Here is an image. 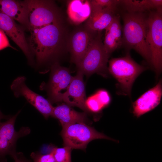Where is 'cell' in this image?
Here are the masks:
<instances>
[{
  "label": "cell",
  "instance_id": "23",
  "mask_svg": "<svg viewBox=\"0 0 162 162\" xmlns=\"http://www.w3.org/2000/svg\"><path fill=\"white\" fill-rule=\"evenodd\" d=\"M33 162H56L51 152L43 154L38 152H32L30 155Z\"/></svg>",
  "mask_w": 162,
  "mask_h": 162
},
{
  "label": "cell",
  "instance_id": "5",
  "mask_svg": "<svg viewBox=\"0 0 162 162\" xmlns=\"http://www.w3.org/2000/svg\"><path fill=\"white\" fill-rule=\"evenodd\" d=\"M61 135L64 146L69 147L72 149L85 150L90 142L98 139H105L118 142L83 123H76L62 127Z\"/></svg>",
  "mask_w": 162,
  "mask_h": 162
},
{
  "label": "cell",
  "instance_id": "3",
  "mask_svg": "<svg viewBox=\"0 0 162 162\" xmlns=\"http://www.w3.org/2000/svg\"><path fill=\"white\" fill-rule=\"evenodd\" d=\"M109 64V73L117 81L120 93L130 95L135 79L146 68L134 61L129 53L125 56L112 59Z\"/></svg>",
  "mask_w": 162,
  "mask_h": 162
},
{
  "label": "cell",
  "instance_id": "13",
  "mask_svg": "<svg viewBox=\"0 0 162 162\" xmlns=\"http://www.w3.org/2000/svg\"><path fill=\"white\" fill-rule=\"evenodd\" d=\"M0 29L19 46L30 62H33L32 53L26 39L24 31L14 20L0 13Z\"/></svg>",
  "mask_w": 162,
  "mask_h": 162
},
{
  "label": "cell",
  "instance_id": "15",
  "mask_svg": "<svg viewBox=\"0 0 162 162\" xmlns=\"http://www.w3.org/2000/svg\"><path fill=\"white\" fill-rule=\"evenodd\" d=\"M90 4L91 14L88 19L86 28L92 32H100L105 29L117 14V7L102 8Z\"/></svg>",
  "mask_w": 162,
  "mask_h": 162
},
{
  "label": "cell",
  "instance_id": "19",
  "mask_svg": "<svg viewBox=\"0 0 162 162\" xmlns=\"http://www.w3.org/2000/svg\"><path fill=\"white\" fill-rule=\"evenodd\" d=\"M91 12L89 1L73 0L70 1L68 4V16L71 20L76 24H79L87 19Z\"/></svg>",
  "mask_w": 162,
  "mask_h": 162
},
{
  "label": "cell",
  "instance_id": "20",
  "mask_svg": "<svg viewBox=\"0 0 162 162\" xmlns=\"http://www.w3.org/2000/svg\"><path fill=\"white\" fill-rule=\"evenodd\" d=\"M124 6L128 12H141L161 7V0H120V4Z\"/></svg>",
  "mask_w": 162,
  "mask_h": 162
},
{
  "label": "cell",
  "instance_id": "29",
  "mask_svg": "<svg viewBox=\"0 0 162 162\" xmlns=\"http://www.w3.org/2000/svg\"><path fill=\"white\" fill-rule=\"evenodd\" d=\"M2 113L0 111V115H2Z\"/></svg>",
  "mask_w": 162,
  "mask_h": 162
},
{
  "label": "cell",
  "instance_id": "24",
  "mask_svg": "<svg viewBox=\"0 0 162 162\" xmlns=\"http://www.w3.org/2000/svg\"><path fill=\"white\" fill-rule=\"evenodd\" d=\"M91 4L102 8L117 7L120 4V0H93L89 1Z\"/></svg>",
  "mask_w": 162,
  "mask_h": 162
},
{
  "label": "cell",
  "instance_id": "18",
  "mask_svg": "<svg viewBox=\"0 0 162 162\" xmlns=\"http://www.w3.org/2000/svg\"><path fill=\"white\" fill-rule=\"evenodd\" d=\"M51 116L58 119L62 127L77 123H88L86 112H77L65 104L54 107Z\"/></svg>",
  "mask_w": 162,
  "mask_h": 162
},
{
  "label": "cell",
  "instance_id": "30",
  "mask_svg": "<svg viewBox=\"0 0 162 162\" xmlns=\"http://www.w3.org/2000/svg\"><path fill=\"white\" fill-rule=\"evenodd\" d=\"M0 158H0V161H1V160H0Z\"/></svg>",
  "mask_w": 162,
  "mask_h": 162
},
{
  "label": "cell",
  "instance_id": "9",
  "mask_svg": "<svg viewBox=\"0 0 162 162\" xmlns=\"http://www.w3.org/2000/svg\"><path fill=\"white\" fill-rule=\"evenodd\" d=\"M26 78L20 76L12 82L10 88L16 98L23 96L44 117L47 119L52 116L54 107L48 100L33 91L26 85Z\"/></svg>",
  "mask_w": 162,
  "mask_h": 162
},
{
  "label": "cell",
  "instance_id": "21",
  "mask_svg": "<svg viewBox=\"0 0 162 162\" xmlns=\"http://www.w3.org/2000/svg\"><path fill=\"white\" fill-rule=\"evenodd\" d=\"M72 149L67 146L53 148L50 152L53 154L56 162H72Z\"/></svg>",
  "mask_w": 162,
  "mask_h": 162
},
{
  "label": "cell",
  "instance_id": "17",
  "mask_svg": "<svg viewBox=\"0 0 162 162\" xmlns=\"http://www.w3.org/2000/svg\"><path fill=\"white\" fill-rule=\"evenodd\" d=\"M103 43L104 48L110 55L122 45V32L120 16L118 14L105 29Z\"/></svg>",
  "mask_w": 162,
  "mask_h": 162
},
{
  "label": "cell",
  "instance_id": "11",
  "mask_svg": "<svg viewBox=\"0 0 162 162\" xmlns=\"http://www.w3.org/2000/svg\"><path fill=\"white\" fill-rule=\"evenodd\" d=\"M97 32L90 31L86 28H80L68 37L67 47L70 53L71 61L76 66L83 57Z\"/></svg>",
  "mask_w": 162,
  "mask_h": 162
},
{
  "label": "cell",
  "instance_id": "8",
  "mask_svg": "<svg viewBox=\"0 0 162 162\" xmlns=\"http://www.w3.org/2000/svg\"><path fill=\"white\" fill-rule=\"evenodd\" d=\"M73 78L68 69L56 62L51 67L48 83L46 85H42L40 88L46 91L48 100L51 103L62 101L61 91L67 90Z\"/></svg>",
  "mask_w": 162,
  "mask_h": 162
},
{
  "label": "cell",
  "instance_id": "2",
  "mask_svg": "<svg viewBox=\"0 0 162 162\" xmlns=\"http://www.w3.org/2000/svg\"><path fill=\"white\" fill-rule=\"evenodd\" d=\"M122 18V45L135 50L151 64L150 53L146 40L147 17L143 13L128 12Z\"/></svg>",
  "mask_w": 162,
  "mask_h": 162
},
{
  "label": "cell",
  "instance_id": "4",
  "mask_svg": "<svg viewBox=\"0 0 162 162\" xmlns=\"http://www.w3.org/2000/svg\"><path fill=\"white\" fill-rule=\"evenodd\" d=\"M97 32L91 40L87 50L76 65L78 71L90 76L94 73L106 76L109 73L107 64L110 55L106 51L101 34Z\"/></svg>",
  "mask_w": 162,
  "mask_h": 162
},
{
  "label": "cell",
  "instance_id": "1",
  "mask_svg": "<svg viewBox=\"0 0 162 162\" xmlns=\"http://www.w3.org/2000/svg\"><path fill=\"white\" fill-rule=\"evenodd\" d=\"M66 32L62 22L50 24L30 32V48L38 64L59 55L65 46L67 47Z\"/></svg>",
  "mask_w": 162,
  "mask_h": 162
},
{
  "label": "cell",
  "instance_id": "7",
  "mask_svg": "<svg viewBox=\"0 0 162 162\" xmlns=\"http://www.w3.org/2000/svg\"><path fill=\"white\" fill-rule=\"evenodd\" d=\"M26 1L30 32L50 24L62 22L61 14L54 1L40 0Z\"/></svg>",
  "mask_w": 162,
  "mask_h": 162
},
{
  "label": "cell",
  "instance_id": "25",
  "mask_svg": "<svg viewBox=\"0 0 162 162\" xmlns=\"http://www.w3.org/2000/svg\"><path fill=\"white\" fill-rule=\"evenodd\" d=\"M95 94L104 108L108 106L110 103V97L109 93L106 90H99Z\"/></svg>",
  "mask_w": 162,
  "mask_h": 162
},
{
  "label": "cell",
  "instance_id": "28",
  "mask_svg": "<svg viewBox=\"0 0 162 162\" xmlns=\"http://www.w3.org/2000/svg\"><path fill=\"white\" fill-rule=\"evenodd\" d=\"M4 118V116L2 114L0 115V121Z\"/></svg>",
  "mask_w": 162,
  "mask_h": 162
},
{
  "label": "cell",
  "instance_id": "12",
  "mask_svg": "<svg viewBox=\"0 0 162 162\" xmlns=\"http://www.w3.org/2000/svg\"><path fill=\"white\" fill-rule=\"evenodd\" d=\"M83 75L78 71L76 75L73 76L66 90L62 94V101L70 106H77L85 112H89L86 105V99Z\"/></svg>",
  "mask_w": 162,
  "mask_h": 162
},
{
  "label": "cell",
  "instance_id": "10",
  "mask_svg": "<svg viewBox=\"0 0 162 162\" xmlns=\"http://www.w3.org/2000/svg\"><path fill=\"white\" fill-rule=\"evenodd\" d=\"M4 122H0V158L6 155L12 156L16 152V144L19 138L27 135L30 132L27 127H23L18 131L15 130L14 125L16 118L20 112Z\"/></svg>",
  "mask_w": 162,
  "mask_h": 162
},
{
  "label": "cell",
  "instance_id": "14",
  "mask_svg": "<svg viewBox=\"0 0 162 162\" xmlns=\"http://www.w3.org/2000/svg\"><path fill=\"white\" fill-rule=\"evenodd\" d=\"M161 82L148 90L132 103V113L138 118L156 107L160 104L162 94Z\"/></svg>",
  "mask_w": 162,
  "mask_h": 162
},
{
  "label": "cell",
  "instance_id": "6",
  "mask_svg": "<svg viewBox=\"0 0 162 162\" xmlns=\"http://www.w3.org/2000/svg\"><path fill=\"white\" fill-rule=\"evenodd\" d=\"M162 8L150 12L147 17L146 40L151 55V64L157 75L162 66Z\"/></svg>",
  "mask_w": 162,
  "mask_h": 162
},
{
  "label": "cell",
  "instance_id": "27",
  "mask_svg": "<svg viewBox=\"0 0 162 162\" xmlns=\"http://www.w3.org/2000/svg\"><path fill=\"white\" fill-rule=\"evenodd\" d=\"M14 162H32L25 158L23 153L16 152L12 156Z\"/></svg>",
  "mask_w": 162,
  "mask_h": 162
},
{
  "label": "cell",
  "instance_id": "22",
  "mask_svg": "<svg viewBox=\"0 0 162 162\" xmlns=\"http://www.w3.org/2000/svg\"><path fill=\"white\" fill-rule=\"evenodd\" d=\"M86 105L89 112L98 113L104 108L95 94L86 100Z\"/></svg>",
  "mask_w": 162,
  "mask_h": 162
},
{
  "label": "cell",
  "instance_id": "16",
  "mask_svg": "<svg viewBox=\"0 0 162 162\" xmlns=\"http://www.w3.org/2000/svg\"><path fill=\"white\" fill-rule=\"evenodd\" d=\"M0 13L16 20L29 29L28 7L26 0H0Z\"/></svg>",
  "mask_w": 162,
  "mask_h": 162
},
{
  "label": "cell",
  "instance_id": "26",
  "mask_svg": "<svg viewBox=\"0 0 162 162\" xmlns=\"http://www.w3.org/2000/svg\"><path fill=\"white\" fill-rule=\"evenodd\" d=\"M7 47L15 49L10 45L6 34L0 29V50Z\"/></svg>",
  "mask_w": 162,
  "mask_h": 162
}]
</instances>
